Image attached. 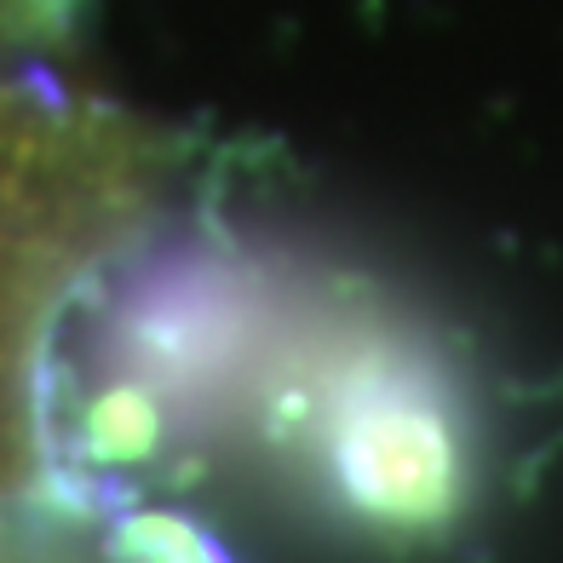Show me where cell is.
I'll use <instances>...</instances> for the list:
<instances>
[{
    "instance_id": "obj_2",
    "label": "cell",
    "mask_w": 563,
    "mask_h": 563,
    "mask_svg": "<svg viewBox=\"0 0 563 563\" xmlns=\"http://www.w3.org/2000/svg\"><path fill=\"white\" fill-rule=\"evenodd\" d=\"M0 563H121L104 511L30 495L0 506Z\"/></svg>"
},
{
    "instance_id": "obj_3",
    "label": "cell",
    "mask_w": 563,
    "mask_h": 563,
    "mask_svg": "<svg viewBox=\"0 0 563 563\" xmlns=\"http://www.w3.org/2000/svg\"><path fill=\"white\" fill-rule=\"evenodd\" d=\"M115 552L121 563H230L213 534L190 529L173 511H139L115 523Z\"/></svg>"
},
{
    "instance_id": "obj_1",
    "label": "cell",
    "mask_w": 563,
    "mask_h": 563,
    "mask_svg": "<svg viewBox=\"0 0 563 563\" xmlns=\"http://www.w3.org/2000/svg\"><path fill=\"white\" fill-rule=\"evenodd\" d=\"M87 271V213L30 104L0 110V506L41 489L46 363Z\"/></svg>"
}]
</instances>
